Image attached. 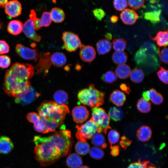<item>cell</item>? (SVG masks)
<instances>
[{
  "label": "cell",
  "mask_w": 168,
  "mask_h": 168,
  "mask_svg": "<svg viewBox=\"0 0 168 168\" xmlns=\"http://www.w3.org/2000/svg\"><path fill=\"white\" fill-rule=\"evenodd\" d=\"M129 77L131 80L135 83L142 82L144 77V74L141 69L135 68L131 71Z\"/></svg>",
  "instance_id": "29"
},
{
  "label": "cell",
  "mask_w": 168,
  "mask_h": 168,
  "mask_svg": "<svg viewBox=\"0 0 168 168\" xmlns=\"http://www.w3.org/2000/svg\"><path fill=\"white\" fill-rule=\"evenodd\" d=\"M34 73V68L32 65L16 62L6 71L5 74L21 80H29L33 76Z\"/></svg>",
  "instance_id": "5"
},
{
  "label": "cell",
  "mask_w": 168,
  "mask_h": 168,
  "mask_svg": "<svg viewBox=\"0 0 168 168\" xmlns=\"http://www.w3.org/2000/svg\"><path fill=\"white\" fill-rule=\"evenodd\" d=\"M96 53L95 49L90 45L83 46L81 48L79 55L81 59L85 62H90L95 58Z\"/></svg>",
  "instance_id": "15"
},
{
  "label": "cell",
  "mask_w": 168,
  "mask_h": 168,
  "mask_svg": "<svg viewBox=\"0 0 168 168\" xmlns=\"http://www.w3.org/2000/svg\"><path fill=\"white\" fill-rule=\"evenodd\" d=\"M101 79L106 83L111 84L117 80V77L113 71H109L102 75Z\"/></svg>",
  "instance_id": "37"
},
{
  "label": "cell",
  "mask_w": 168,
  "mask_h": 168,
  "mask_svg": "<svg viewBox=\"0 0 168 168\" xmlns=\"http://www.w3.org/2000/svg\"><path fill=\"white\" fill-rule=\"evenodd\" d=\"M52 64L57 67H60L64 65L66 63L67 58L65 55L60 52H56L50 56Z\"/></svg>",
  "instance_id": "20"
},
{
  "label": "cell",
  "mask_w": 168,
  "mask_h": 168,
  "mask_svg": "<svg viewBox=\"0 0 168 168\" xmlns=\"http://www.w3.org/2000/svg\"><path fill=\"white\" fill-rule=\"evenodd\" d=\"M7 2L8 1L7 0H0V7H5L6 4Z\"/></svg>",
  "instance_id": "55"
},
{
  "label": "cell",
  "mask_w": 168,
  "mask_h": 168,
  "mask_svg": "<svg viewBox=\"0 0 168 168\" xmlns=\"http://www.w3.org/2000/svg\"><path fill=\"white\" fill-rule=\"evenodd\" d=\"M37 110L42 120L56 123L60 126L63 124L66 114L70 113L66 105H60L52 101H44Z\"/></svg>",
  "instance_id": "2"
},
{
  "label": "cell",
  "mask_w": 168,
  "mask_h": 168,
  "mask_svg": "<svg viewBox=\"0 0 168 168\" xmlns=\"http://www.w3.org/2000/svg\"><path fill=\"white\" fill-rule=\"evenodd\" d=\"M40 20L42 27H49L52 21L50 12H44Z\"/></svg>",
  "instance_id": "40"
},
{
  "label": "cell",
  "mask_w": 168,
  "mask_h": 168,
  "mask_svg": "<svg viewBox=\"0 0 168 168\" xmlns=\"http://www.w3.org/2000/svg\"><path fill=\"white\" fill-rule=\"evenodd\" d=\"M168 48L166 47H164L160 52H158L161 60L164 63L166 64L168 63Z\"/></svg>",
  "instance_id": "47"
},
{
  "label": "cell",
  "mask_w": 168,
  "mask_h": 168,
  "mask_svg": "<svg viewBox=\"0 0 168 168\" xmlns=\"http://www.w3.org/2000/svg\"><path fill=\"white\" fill-rule=\"evenodd\" d=\"M77 98L84 105L90 107H98L103 105L105 101L104 92L97 89L94 84L79 91Z\"/></svg>",
  "instance_id": "3"
},
{
  "label": "cell",
  "mask_w": 168,
  "mask_h": 168,
  "mask_svg": "<svg viewBox=\"0 0 168 168\" xmlns=\"http://www.w3.org/2000/svg\"><path fill=\"white\" fill-rule=\"evenodd\" d=\"M142 96L144 99L149 101L150 100L149 91H144L142 93Z\"/></svg>",
  "instance_id": "53"
},
{
  "label": "cell",
  "mask_w": 168,
  "mask_h": 168,
  "mask_svg": "<svg viewBox=\"0 0 168 168\" xmlns=\"http://www.w3.org/2000/svg\"><path fill=\"white\" fill-rule=\"evenodd\" d=\"M91 156L95 159H100L104 155L103 150L100 148L97 147H92L89 151Z\"/></svg>",
  "instance_id": "38"
},
{
  "label": "cell",
  "mask_w": 168,
  "mask_h": 168,
  "mask_svg": "<svg viewBox=\"0 0 168 168\" xmlns=\"http://www.w3.org/2000/svg\"><path fill=\"white\" fill-rule=\"evenodd\" d=\"M40 59L35 68L38 74L43 72L44 76L47 74L51 63L49 53H41L39 55Z\"/></svg>",
  "instance_id": "11"
},
{
  "label": "cell",
  "mask_w": 168,
  "mask_h": 168,
  "mask_svg": "<svg viewBox=\"0 0 168 168\" xmlns=\"http://www.w3.org/2000/svg\"><path fill=\"white\" fill-rule=\"evenodd\" d=\"M161 13V10L146 12L144 13V16L145 19L149 20L153 23H156L160 21Z\"/></svg>",
  "instance_id": "35"
},
{
  "label": "cell",
  "mask_w": 168,
  "mask_h": 168,
  "mask_svg": "<svg viewBox=\"0 0 168 168\" xmlns=\"http://www.w3.org/2000/svg\"><path fill=\"white\" fill-rule=\"evenodd\" d=\"M76 152L81 155H85L87 154L90 150V146L87 142L78 141L75 146Z\"/></svg>",
  "instance_id": "34"
},
{
  "label": "cell",
  "mask_w": 168,
  "mask_h": 168,
  "mask_svg": "<svg viewBox=\"0 0 168 168\" xmlns=\"http://www.w3.org/2000/svg\"><path fill=\"white\" fill-rule=\"evenodd\" d=\"M110 101L118 106H121L126 100V96L124 93L117 89L113 91L110 96Z\"/></svg>",
  "instance_id": "17"
},
{
  "label": "cell",
  "mask_w": 168,
  "mask_h": 168,
  "mask_svg": "<svg viewBox=\"0 0 168 168\" xmlns=\"http://www.w3.org/2000/svg\"><path fill=\"white\" fill-rule=\"evenodd\" d=\"M34 153L36 160L42 166L52 164L68 154L72 145L70 131L62 129L48 137H34Z\"/></svg>",
  "instance_id": "1"
},
{
  "label": "cell",
  "mask_w": 168,
  "mask_h": 168,
  "mask_svg": "<svg viewBox=\"0 0 168 168\" xmlns=\"http://www.w3.org/2000/svg\"><path fill=\"white\" fill-rule=\"evenodd\" d=\"M9 51V47L7 43L0 40V54L7 53Z\"/></svg>",
  "instance_id": "49"
},
{
  "label": "cell",
  "mask_w": 168,
  "mask_h": 168,
  "mask_svg": "<svg viewBox=\"0 0 168 168\" xmlns=\"http://www.w3.org/2000/svg\"><path fill=\"white\" fill-rule=\"evenodd\" d=\"M66 163L69 168H78L82 166V161L80 156L76 153H72L67 157Z\"/></svg>",
  "instance_id": "19"
},
{
  "label": "cell",
  "mask_w": 168,
  "mask_h": 168,
  "mask_svg": "<svg viewBox=\"0 0 168 168\" xmlns=\"http://www.w3.org/2000/svg\"><path fill=\"white\" fill-rule=\"evenodd\" d=\"M76 128V137L79 141L82 142H86L87 139H91L98 131L97 126L91 119L83 124L77 125Z\"/></svg>",
  "instance_id": "7"
},
{
  "label": "cell",
  "mask_w": 168,
  "mask_h": 168,
  "mask_svg": "<svg viewBox=\"0 0 168 168\" xmlns=\"http://www.w3.org/2000/svg\"><path fill=\"white\" fill-rule=\"evenodd\" d=\"M33 124L34 128L36 131L38 132L44 133L45 131L44 125L40 117L36 120Z\"/></svg>",
  "instance_id": "43"
},
{
  "label": "cell",
  "mask_w": 168,
  "mask_h": 168,
  "mask_svg": "<svg viewBox=\"0 0 168 168\" xmlns=\"http://www.w3.org/2000/svg\"><path fill=\"white\" fill-rule=\"evenodd\" d=\"M78 168H90L87 166H81L80 167H79Z\"/></svg>",
  "instance_id": "57"
},
{
  "label": "cell",
  "mask_w": 168,
  "mask_h": 168,
  "mask_svg": "<svg viewBox=\"0 0 168 168\" xmlns=\"http://www.w3.org/2000/svg\"><path fill=\"white\" fill-rule=\"evenodd\" d=\"M114 6L117 10L123 11L128 6V2L125 0H115L113 1Z\"/></svg>",
  "instance_id": "42"
},
{
  "label": "cell",
  "mask_w": 168,
  "mask_h": 168,
  "mask_svg": "<svg viewBox=\"0 0 168 168\" xmlns=\"http://www.w3.org/2000/svg\"><path fill=\"white\" fill-rule=\"evenodd\" d=\"M112 58L114 63L118 65L124 64L128 60L127 54L123 51L115 52L113 54Z\"/></svg>",
  "instance_id": "31"
},
{
  "label": "cell",
  "mask_w": 168,
  "mask_h": 168,
  "mask_svg": "<svg viewBox=\"0 0 168 168\" xmlns=\"http://www.w3.org/2000/svg\"><path fill=\"white\" fill-rule=\"evenodd\" d=\"M15 49L16 53L21 58L26 60L37 61L39 55L36 49H31L21 44H17Z\"/></svg>",
  "instance_id": "10"
},
{
  "label": "cell",
  "mask_w": 168,
  "mask_h": 168,
  "mask_svg": "<svg viewBox=\"0 0 168 168\" xmlns=\"http://www.w3.org/2000/svg\"><path fill=\"white\" fill-rule=\"evenodd\" d=\"M92 111V117L91 119L97 126L98 132H102L106 134L108 130L111 128L110 118L108 115L102 108L93 107Z\"/></svg>",
  "instance_id": "6"
},
{
  "label": "cell",
  "mask_w": 168,
  "mask_h": 168,
  "mask_svg": "<svg viewBox=\"0 0 168 168\" xmlns=\"http://www.w3.org/2000/svg\"><path fill=\"white\" fill-rule=\"evenodd\" d=\"M72 114L74 121L80 124L85 122L88 118L89 112L85 106L79 105L73 109Z\"/></svg>",
  "instance_id": "12"
},
{
  "label": "cell",
  "mask_w": 168,
  "mask_h": 168,
  "mask_svg": "<svg viewBox=\"0 0 168 168\" xmlns=\"http://www.w3.org/2000/svg\"><path fill=\"white\" fill-rule=\"evenodd\" d=\"M62 39L64 47L69 52L75 51L78 48L81 49L84 46L82 43L79 36L70 31L64 32Z\"/></svg>",
  "instance_id": "8"
},
{
  "label": "cell",
  "mask_w": 168,
  "mask_h": 168,
  "mask_svg": "<svg viewBox=\"0 0 168 168\" xmlns=\"http://www.w3.org/2000/svg\"><path fill=\"white\" fill-rule=\"evenodd\" d=\"M149 91L150 100L156 105L161 104L163 101L162 95L153 88H151Z\"/></svg>",
  "instance_id": "33"
},
{
  "label": "cell",
  "mask_w": 168,
  "mask_h": 168,
  "mask_svg": "<svg viewBox=\"0 0 168 168\" xmlns=\"http://www.w3.org/2000/svg\"><path fill=\"white\" fill-rule=\"evenodd\" d=\"M147 168H156V167L152 166H150L149 167H147Z\"/></svg>",
  "instance_id": "58"
},
{
  "label": "cell",
  "mask_w": 168,
  "mask_h": 168,
  "mask_svg": "<svg viewBox=\"0 0 168 168\" xmlns=\"http://www.w3.org/2000/svg\"><path fill=\"white\" fill-rule=\"evenodd\" d=\"M34 22L30 19L23 25L22 31L26 36L29 39L37 42L41 40V37L38 35L33 27Z\"/></svg>",
  "instance_id": "14"
},
{
  "label": "cell",
  "mask_w": 168,
  "mask_h": 168,
  "mask_svg": "<svg viewBox=\"0 0 168 168\" xmlns=\"http://www.w3.org/2000/svg\"><path fill=\"white\" fill-rule=\"evenodd\" d=\"M110 20L112 23H115L118 21V18L116 16L114 15L110 17Z\"/></svg>",
  "instance_id": "54"
},
{
  "label": "cell",
  "mask_w": 168,
  "mask_h": 168,
  "mask_svg": "<svg viewBox=\"0 0 168 168\" xmlns=\"http://www.w3.org/2000/svg\"><path fill=\"white\" fill-rule=\"evenodd\" d=\"M113 46L115 52H122L126 48V42L122 38L115 39L112 41Z\"/></svg>",
  "instance_id": "36"
},
{
  "label": "cell",
  "mask_w": 168,
  "mask_h": 168,
  "mask_svg": "<svg viewBox=\"0 0 168 168\" xmlns=\"http://www.w3.org/2000/svg\"><path fill=\"white\" fill-rule=\"evenodd\" d=\"M23 26L22 22L20 21L12 20L8 24L7 30L10 34L13 35H17L22 31Z\"/></svg>",
  "instance_id": "21"
},
{
  "label": "cell",
  "mask_w": 168,
  "mask_h": 168,
  "mask_svg": "<svg viewBox=\"0 0 168 168\" xmlns=\"http://www.w3.org/2000/svg\"><path fill=\"white\" fill-rule=\"evenodd\" d=\"M152 131L150 128L147 126H142L138 130L137 136L138 139L142 142L147 141L151 138Z\"/></svg>",
  "instance_id": "22"
},
{
  "label": "cell",
  "mask_w": 168,
  "mask_h": 168,
  "mask_svg": "<svg viewBox=\"0 0 168 168\" xmlns=\"http://www.w3.org/2000/svg\"><path fill=\"white\" fill-rule=\"evenodd\" d=\"M50 13L52 21L55 23L62 22L65 19L64 12L60 8L54 7L52 8Z\"/></svg>",
  "instance_id": "24"
},
{
  "label": "cell",
  "mask_w": 168,
  "mask_h": 168,
  "mask_svg": "<svg viewBox=\"0 0 168 168\" xmlns=\"http://www.w3.org/2000/svg\"><path fill=\"white\" fill-rule=\"evenodd\" d=\"M108 116L112 120L115 121H118L123 119L124 116V112L120 108L112 107L109 110Z\"/></svg>",
  "instance_id": "26"
},
{
  "label": "cell",
  "mask_w": 168,
  "mask_h": 168,
  "mask_svg": "<svg viewBox=\"0 0 168 168\" xmlns=\"http://www.w3.org/2000/svg\"><path fill=\"white\" fill-rule=\"evenodd\" d=\"M120 88L122 90L128 94H129L131 91L130 86L128 84L122 83L120 86Z\"/></svg>",
  "instance_id": "51"
},
{
  "label": "cell",
  "mask_w": 168,
  "mask_h": 168,
  "mask_svg": "<svg viewBox=\"0 0 168 168\" xmlns=\"http://www.w3.org/2000/svg\"><path fill=\"white\" fill-rule=\"evenodd\" d=\"M31 86L29 80H24L5 74L3 83L4 91L9 96L15 98Z\"/></svg>",
  "instance_id": "4"
},
{
  "label": "cell",
  "mask_w": 168,
  "mask_h": 168,
  "mask_svg": "<svg viewBox=\"0 0 168 168\" xmlns=\"http://www.w3.org/2000/svg\"><path fill=\"white\" fill-rule=\"evenodd\" d=\"M97 52L100 54H105L110 51L112 48V44L110 41L106 39L99 40L96 43Z\"/></svg>",
  "instance_id": "23"
},
{
  "label": "cell",
  "mask_w": 168,
  "mask_h": 168,
  "mask_svg": "<svg viewBox=\"0 0 168 168\" xmlns=\"http://www.w3.org/2000/svg\"><path fill=\"white\" fill-rule=\"evenodd\" d=\"M129 6L134 9H138L142 8L144 3V1L143 0H129L128 1Z\"/></svg>",
  "instance_id": "44"
},
{
  "label": "cell",
  "mask_w": 168,
  "mask_h": 168,
  "mask_svg": "<svg viewBox=\"0 0 168 168\" xmlns=\"http://www.w3.org/2000/svg\"><path fill=\"white\" fill-rule=\"evenodd\" d=\"M105 37L108 40L111 39L112 38V35L110 33H107L105 35Z\"/></svg>",
  "instance_id": "56"
},
{
  "label": "cell",
  "mask_w": 168,
  "mask_h": 168,
  "mask_svg": "<svg viewBox=\"0 0 168 168\" xmlns=\"http://www.w3.org/2000/svg\"><path fill=\"white\" fill-rule=\"evenodd\" d=\"M168 31H160L158 32L156 36L153 38V40L156 41L157 45L159 47L164 46L168 45Z\"/></svg>",
  "instance_id": "28"
},
{
  "label": "cell",
  "mask_w": 168,
  "mask_h": 168,
  "mask_svg": "<svg viewBox=\"0 0 168 168\" xmlns=\"http://www.w3.org/2000/svg\"><path fill=\"white\" fill-rule=\"evenodd\" d=\"M120 17L125 24L131 25L135 23L138 18V16L134 10L127 8L122 12Z\"/></svg>",
  "instance_id": "16"
},
{
  "label": "cell",
  "mask_w": 168,
  "mask_h": 168,
  "mask_svg": "<svg viewBox=\"0 0 168 168\" xmlns=\"http://www.w3.org/2000/svg\"><path fill=\"white\" fill-rule=\"evenodd\" d=\"M91 139L92 144L96 147L105 148L107 144L104 135L101 133L97 132L93 136Z\"/></svg>",
  "instance_id": "30"
},
{
  "label": "cell",
  "mask_w": 168,
  "mask_h": 168,
  "mask_svg": "<svg viewBox=\"0 0 168 168\" xmlns=\"http://www.w3.org/2000/svg\"><path fill=\"white\" fill-rule=\"evenodd\" d=\"M131 72V69L129 66L126 64L119 65L115 70V73L119 78L124 79L128 77Z\"/></svg>",
  "instance_id": "25"
},
{
  "label": "cell",
  "mask_w": 168,
  "mask_h": 168,
  "mask_svg": "<svg viewBox=\"0 0 168 168\" xmlns=\"http://www.w3.org/2000/svg\"><path fill=\"white\" fill-rule=\"evenodd\" d=\"M92 12L95 17L98 20L101 21L105 15V13L101 8H97L92 11Z\"/></svg>",
  "instance_id": "46"
},
{
  "label": "cell",
  "mask_w": 168,
  "mask_h": 168,
  "mask_svg": "<svg viewBox=\"0 0 168 168\" xmlns=\"http://www.w3.org/2000/svg\"><path fill=\"white\" fill-rule=\"evenodd\" d=\"M54 99L57 104L60 105H65L68 99V94L63 90H58L54 93Z\"/></svg>",
  "instance_id": "27"
},
{
  "label": "cell",
  "mask_w": 168,
  "mask_h": 168,
  "mask_svg": "<svg viewBox=\"0 0 168 168\" xmlns=\"http://www.w3.org/2000/svg\"><path fill=\"white\" fill-rule=\"evenodd\" d=\"M40 95L31 86L18 95L16 98L15 101L17 103L22 105H28L34 101Z\"/></svg>",
  "instance_id": "9"
},
{
  "label": "cell",
  "mask_w": 168,
  "mask_h": 168,
  "mask_svg": "<svg viewBox=\"0 0 168 168\" xmlns=\"http://www.w3.org/2000/svg\"><path fill=\"white\" fill-rule=\"evenodd\" d=\"M148 162L147 161H141L133 163L130 164L127 168H147Z\"/></svg>",
  "instance_id": "48"
},
{
  "label": "cell",
  "mask_w": 168,
  "mask_h": 168,
  "mask_svg": "<svg viewBox=\"0 0 168 168\" xmlns=\"http://www.w3.org/2000/svg\"><path fill=\"white\" fill-rule=\"evenodd\" d=\"M40 118V116L39 114L35 112L29 113L26 115V118L28 120L32 123Z\"/></svg>",
  "instance_id": "50"
},
{
  "label": "cell",
  "mask_w": 168,
  "mask_h": 168,
  "mask_svg": "<svg viewBox=\"0 0 168 168\" xmlns=\"http://www.w3.org/2000/svg\"><path fill=\"white\" fill-rule=\"evenodd\" d=\"M160 69L157 71V74L159 79L166 84L168 83V70L162 67H160Z\"/></svg>",
  "instance_id": "41"
},
{
  "label": "cell",
  "mask_w": 168,
  "mask_h": 168,
  "mask_svg": "<svg viewBox=\"0 0 168 168\" xmlns=\"http://www.w3.org/2000/svg\"><path fill=\"white\" fill-rule=\"evenodd\" d=\"M11 60L10 58L6 55H0V68H6L10 65Z\"/></svg>",
  "instance_id": "45"
},
{
  "label": "cell",
  "mask_w": 168,
  "mask_h": 168,
  "mask_svg": "<svg viewBox=\"0 0 168 168\" xmlns=\"http://www.w3.org/2000/svg\"><path fill=\"white\" fill-rule=\"evenodd\" d=\"M13 147V144L9 137L5 136L0 137V154H8Z\"/></svg>",
  "instance_id": "18"
},
{
  "label": "cell",
  "mask_w": 168,
  "mask_h": 168,
  "mask_svg": "<svg viewBox=\"0 0 168 168\" xmlns=\"http://www.w3.org/2000/svg\"><path fill=\"white\" fill-rule=\"evenodd\" d=\"M5 7V13L10 17H15L21 14V5L18 1L12 0L8 2Z\"/></svg>",
  "instance_id": "13"
},
{
  "label": "cell",
  "mask_w": 168,
  "mask_h": 168,
  "mask_svg": "<svg viewBox=\"0 0 168 168\" xmlns=\"http://www.w3.org/2000/svg\"><path fill=\"white\" fill-rule=\"evenodd\" d=\"M108 138L110 145H114L117 143L119 141V134L116 130L111 129L108 132Z\"/></svg>",
  "instance_id": "39"
},
{
  "label": "cell",
  "mask_w": 168,
  "mask_h": 168,
  "mask_svg": "<svg viewBox=\"0 0 168 168\" xmlns=\"http://www.w3.org/2000/svg\"><path fill=\"white\" fill-rule=\"evenodd\" d=\"M111 154L114 156H117L119 153V149L117 146H114L111 147Z\"/></svg>",
  "instance_id": "52"
},
{
  "label": "cell",
  "mask_w": 168,
  "mask_h": 168,
  "mask_svg": "<svg viewBox=\"0 0 168 168\" xmlns=\"http://www.w3.org/2000/svg\"><path fill=\"white\" fill-rule=\"evenodd\" d=\"M138 110L143 113H147L151 109V105L149 101L142 97L139 99L137 104Z\"/></svg>",
  "instance_id": "32"
}]
</instances>
